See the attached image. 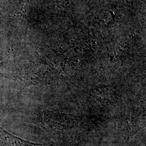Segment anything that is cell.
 I'll use <instances>...</instances> for the list:
<instances>
[{
  "mask_svg": "<svg viewBox=\"0 0 146 146\" xmlns=\"http://www.w3.org/2000/svg\"><path fill=\"white\" fill-rule=\"evenodd\" d=\"M0 146H43V145L21 139L5 131L0 125Z\"/></svg>",
  "mask_w": 146,
  "mask_h": 146,
  "instance_id": "cell-1",
  "label": "cell"
}]
</instances>
